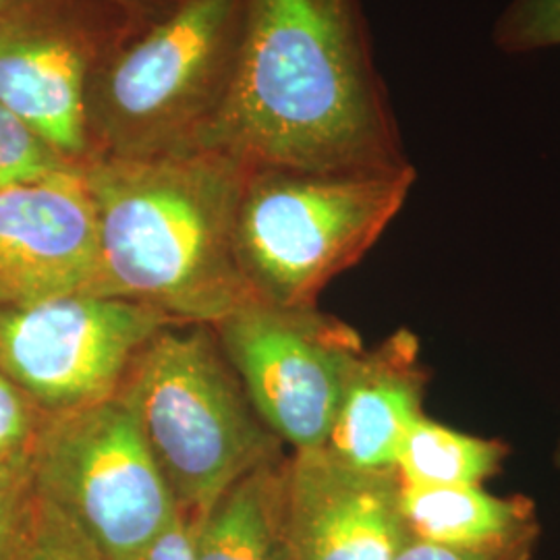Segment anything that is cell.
<instances>
[{
  "label": "cell",
  "instance_id": "13",
  "mask_svg": "<svg viewBox=\"0 0 560 560\" xmlns=\"http://www.w3.org/2000/svg\"><path fill=\"white\" fill-rule=\"evenodd\" d=\"M399 509L409 538L451 548H501L540 540L538 506L529 497H501L483 486L400 483Z\"/></svg>",
  "mask_w": 560,
  "mask_h": 560
},
{
  "label": "cell",
  "instance_id": "19",
  "mask_svg": "<svg viewBox=\"0 0 560 560\" xmlns=\"http://www.w3.org/2000/svg\"><path fill=\"white\" fill-rule=\"evenodd\" d=\"M11 560H104L80 529L40 499L36 520Z\"/></svg>",
  "mask_w": 560,
  "mask_h": 560
},
{
  "label": "cell",
  "instance_id": "3",
  "mask_svg": "<svg viewBox=\"0 0 560 560\" xmlns=\"http://www.w3.org/2000/svg\"><path fill=\"white\" fill-rule=\"evenodd\" d=\"M243 4L175 0L104 57L83 102L88 162L203 150L233 90Z\"/></svg>",
  "mask_w": 560,
  "mask_h": 560
},
{
  "label": "cell",
  "instance_id": "22",
  "mask_svg": "<svg viewBox=\"0 0 560 560\" xmlns=\"http://www.w3.org/2000/svg\"><path fill=\"white\" fill-rule=\"evenodd\" d=\"M140 560H196L187 520L179 515Z\"/></svg>",
  "mask_w": 560,
  "mask_h": 560
},
{
  "label": "cell",
  "instance_id": "21",
  "mask_svg": "<svg viewBox=\"0 0 560 560\" xmlns=\"http://www.w3.org/2000/svg\"><path fill=\"white\" fill-rule=\"evenodd\" d=\"M538 540H523L501 548H451L407 538L395 560H534Z\"/></svg>",
  "mask_w": 560,
  "mask_h": 560
},
{
  "label": "cell",
  "instance_id": "15",
  "mask_svg": "<svg viewBox=\"0 0 560 560\" xmlns=\"http://www.w3.org/2000/svg\"><path fill=\"white\" fill-rule=\"evenodd\" d=\"M511 453L501 439L460 432L423 416L405 436L395 471L407 486H483Z\"/></svg>",
  "mask_w": 560,
  "mask_h": 560
},
{
  "label": "cell",
  "instance_id": "6",
  "mask_svg": "<svg viewBox=\"0 0 560 560\" xmlns=\"http://www.w3.org/2000/svg\"><path fill=\"white\" fill-rule=\"evenodd\" d=\"M30 467L42 501L71 521L104 560H140L180 515L119 393L46 413Z\"/></svg>",
  "mask_w": 560,
  "mask_h": 560
},
{
  "label": "cell",
  "instance_id": "23",
  "mask_svg": "<svg viewBox=\"0 0 560 560\" xmlns=\"http://www.w3.org/2000/svg\"><path fill=\"white\" fill-rule=\"evenodd\" d=\"M119 2L140 15L154 18V15H161L162 11H166L175 0H119Z\"/></svg>",
  "mask_w": 560,
  "mask_h": 560
},
{
  "label": "cell",
  "instance_id": "24",
  "mask_svg": "<svg viewBox=\"0 0 560 560\" xmlns=\"http://www.w3.org/2000/svg\"><path fill=\"white\" fill-rule=\"evenodd\" d=\"M555 463H557V469H559L560 474V439L559 444H557V453H555Z\"/></svg>",
  "mask_w": 560,
  "mask_h": 560
},
{
  "label": "cell",
  "instance_id": "16",
  "mask_svg": "<svg viewBox=\"0 0 560 560\" xmlns=\"http://www.w3.org/2000/svg\"><path fill=\"white\" fill-rule=\"evenodd\" d=\"M75 168L80 166L60 156L0 102V187L46 179Z\"/></svg>",
  "mask_w": 560,
  "mask_h": 560
},
{
  "label": "cell",
  "instance_id": "8",
  "mask_svg": "<svg viewBox=\"0 0 560 560\" xmlns=\"http://www.w3.org/2000/svg\"><path fill=\"white\" fill-rule=\"evenodd\" d=\"M145 20L119 0H0V102L81 168L88 83Z\"/></svg>",
  "mask_w": 560,
  "mask_h": 560
},
{
  "label": "cell",
  "instance_id": "20",
  "mask_svg": "<svg viewBox=\"0 0 560 560\" xmlns=\"http://www.w3.org/2000/svg\"><path fill=\"white\" fill-rule=\"evenodd\" d=\"M46 413L0 372V460L30 463Z\"/></svg>",
  "mask_w": 560,
  "mask_h": 560
},
{
  "label": "cell",
  "instance_id": "2",
  "mask_svg": "<svg viewBox=\"0 0 560 560\" xmlns=\"http://www.w3.org/2000/svg\"><path fill=\"white\" fill-rule=\"evenodd\" d=\"M247 171L217 150L83 164L98 224L101 295L208 326L254 300L235 258Z\"/></svg>",
  "mask_w": 560,
  "mask_h": 560
},
{
  "label": "cell",
  "instance_id": "1",
  "mask_svg": "<svg viewBox=\"0 0 560 560\" xmlns=\"http://www.w3.org/2000/svg\"><path fill=\"white\" fill-rule=\"evenodd\" d=\"M203 150L318 173L411 164L361 0H245L233 90Z\"/></svg>",
  "mask_w": 560,
  "mask_h": 560
},
{
  "label": "cell",
  "instance_id": "10",
  "mask_svg": "<svg viewBox=\"0 0 560 560\" xmlns=\"http://www.w3.org/2000/svg\"><path fill=\"white\" fill-rule=\"evenodd\" d=\"M101 295L94 203L81 168L0 187V303Z\"/></svg>",
  "mask_w": 560,
  "mask_h": 560
},
{
  "label": "cell",
  "instance_id": "14",
  "mask_svg": "<svg viewBox=\"0 0 560 560\" xmlns=\"http://www.w3.org/2000/svg\"><path fill=\"white\" fill-rule=\"evenodd\" d=\"M287 465L282 455L247 471L187 520L196 560H284Z\"/></svg>",
  "mask_w": 560,
  "mask_h": 560
},
{
  "label": "cell",
  "instance_id": "5",
  "mask_svg": "<svg viewBox=\"0 0 560 560\" xmlns=\"http://www.w3.org/2000/svg\"><path fill=\"white\" fill-rule=\"evenodd\" d=\"M418 179L390 171L249 166L235 219V258L254 298L312 307L378 243Z\"/></svg>",
  "mask_w": 560,
  "mask_h": 560
},
{
  "label": "cell",
  "instance_id": "25",
  "mask_svg": "<svg viewBox=\"0 0 560 560\" xmlns=\"http://www.w3.org/2000/svg\"><path fill=\"white\" fill-rule=\"evenodd\" d=\"M2 463H4V460H2Z\"/></svg>",
  "mask_w": 560,
  "mask_h": 560
},
{
  "label": "cell",
  "instance_id": "7",
  "mask_svg": "<svg viewBox=\"0 0 560 560\" xmlns=\"http://www.w3.org/2000/svg\"><path fill=\"white\" fill-rule=\"evenodd\" d=\"M222 353L270 432L293 451L322 448L365 347L318 305L245 301L212 324Z\"/></svg>",
  "mask_w": 560,
  "mask_h": 560
},
{
  "label": "cell",
  "instance_id": "17",
  "mask_svg": "<svg viewBox=\"0 0 560 560\" xmlns=\"http://www.w3.org/2000/svg\"><path fill=\"white\" fill-rule=\"evenodd\" d=\"M494 44L511 55L560 46V0H513L494 25Z\"/></svg>",
  "mask_w": 560,
  "mask_h": 560
},
{
  "label": "cell",
  "instance_id": "18",
  "mask_svg": "<svg viewBox=\"0 0 560 560\" xmlns=\"http://www.w3.org/2000/svg\"><path fill=\"white\" fill-rule=\"evenodd\" d=\"M38 504L30 463L0 460V560L15 557L36 520Z\"/></svg>",
  "mask_w": 560,
  "mask_h": 560
},
{
  "label": "cell",
  "instance_id": "9",
  "mask_svg": "<svg viewBox=\"0 0 560 560\" xmlns=\"http://www.w3.org/2000/svg\"><path fill=\"white\" fill-rule=\"evenodd\" d=\"M168 324L177 322L145 303L104 295L0 303V372L44 413L80 409L117 395L141 347Z\"/></svg>",
  "mask_w": 560,
  "mask_h": 560
},
{
  "label": "cell",
  "instance_id": "12",
  "mask_svg": "<svg viewBox=\"0 0 560 560\" xmlns=\"http://www.w3.org/2000/svg\"><path fill=\"white\" fill-rule=\"evenodd\" d=\"M420 351V340L407 328L365 349L322 448L358 469H395L405 436L425 416L430 374Z\"/></svg>",
  "mask_w": 560,
  "mask_h": 560
},
{
  "label": "cell",
  "instance_id": "11",
  "mask_svg": "<svg viewBox=\"0 0 560 560\" xmlns=\"http://www.w3.org/2000/svg\"><path fill=\"white\" fill-rule=\"evenodd\" d=\"M395 469H358L326 448L287 465L284 560H395L407 532Z\"/></svg>",
  "mask_w": 560,
  "mask_h": 560
},
{
  "label": "cell",
  "instance_id": "4",
  "mask_svg": "<svg viewBox=\"0 0 560 560\" xmlns=\"http://www.w3.org/2000/svg\"><path fill=\"white\" fill-rule=\"evenodd\" d=\"M117 393L185 520L284 455L208 324L164 326L141 347Z\"/></svg>",
  "mask_w": 560,
  "mask_h": 560
}]
</instances>
